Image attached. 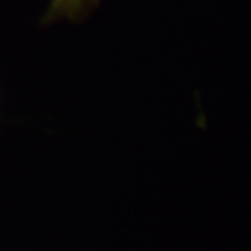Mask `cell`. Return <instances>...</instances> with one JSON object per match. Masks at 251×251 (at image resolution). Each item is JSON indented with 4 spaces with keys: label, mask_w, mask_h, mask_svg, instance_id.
Returning a JSON list of instances; mask_svg holds the SVG:
<instances>
[{
    "label": "cell",
    "mask_w": 251,
    "mask_h": 251,
    "mask_svg": "<svg viewBox=\"0 0 251 251\" xmlns=\"http://www.w3.org/2000/svg\"><path fill=\"white\" fill-rule=\"evenodd\" d=\"M100 0H50L47 6L43 23L50 25L54 21H80L97 8Z\"/></svg>",
    "instance_id": "6da1fadb"
}]
</instances>
